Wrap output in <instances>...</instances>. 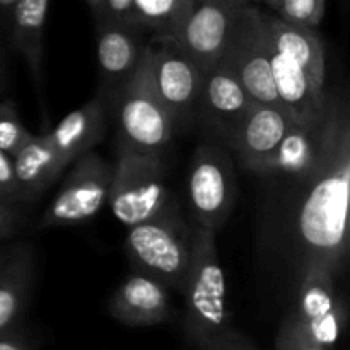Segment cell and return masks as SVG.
<instances>
[{
	"instance_id": "e0dca14e",
	"label": "cell",
	"mask_w": 350,
	"mask_h": 350,
	"mask_svg": "<svg viewBox=\"0 0 350 350\" xmlns=\"http://www.w3.org/2000/svg\"><path fill=\"white\" fill-rule=\"evenodd\" d=\"M105 109L106 103L98 96L65 115L57 126L46 133L51 147L65 166L91 152L92 147L101 142L106 132Z\"/></svg>"
},
{
	"instance_id": "1f68e13d",
	"label": "cell",
	"mask_w": 350,
	"mask_h": 350,
	"mask_svg": "<svg viewBox=\"0 0 350 350\" xmlns=\"http://www.w3.org/2000/svg\"><path fill=\"white\" fill-rule=\"evenodd\" d=\"M85 2H88L89 9L92 10V14H94V16H98L99 9H101V0H85Z\"/></svg>"
},
{
	"instance_id": "ffe728a7",
	"label": "cell",
	"mask_w": 350,
	"mask_h": 350,
	"mask_svg": "<svg viewBox=\"0 0 350 350\" xmlns=\"http://www.w3.org/2000/svg\"><path fill=\"white\" fill-rule=\"evenodd\" d=\"M14 171H16L17 191L21 202L34 200L43 193L65 170V164L55 152L48 140L46 133H34L27 144H24L12 156Z\"/></svg>"
},
{
	"instance_id": "4316f807",
	"label": "cell",
	"mask_w": 350,
	"mask_h": 350,
	"mask_svg": "<svg viewBox=\"0 0 350 350\" xmlns=\"http://www.w3.org/2000/svg\"><path fill=\"white\" fill-rule=\"evenodd\" d=\"M133 0H101V9L96 16V21H108V23L133 26L132 21Z\"/></svg>"
},
{
	"instance_id": "52a82bcc",
	"label": "cell",
	"mask_w": 350,
	"mask_h": 350,
	"mask_svg": "<svg viewBox=\"0 0 350 350\" xmlns=\"http://www.w3.org/2000/svg\"><path fill=\"white\" fill-rule=\"evenodd\" d=\"M248 0H185L167 38L202 70L219 64Z\"/></svg>"
},
{
	"instance_id": "6da1fadb",
	"label": "cell",
	"mask_w": 350,
	"mask_h": 350,
	"mask_svg": "<svg viewBox=\"0 0 350 350\" xmlns=\"http://www.w3.org/2000/svg\"><path fill=\"white\" fill-rule=\"evenodd\" d=\"M301 183L297 236L306 263H323L335 273L349 252L350 115L344 94L328 92L317 164Z\"/></svg>"
},
{
	"instance_id": "44dd1931",
	"label": "cell",
	"mask_w": 350,
	"mask_h": 350,
	"mask_svg": "<svg viewBox=\"0 0 350 350\" xmlns=\"http://www.w3.org/2000/svg\"><path fill=\"white\" fill-rule=\"evenodd\" d=\"M48 7L50 0H16L9 19L14 44L27 62L31 74L36 77V81L41 79Z\"/></svg>"
},
{
	"instance_id": "9a60e30c",
	"label": "cell",
	"mask_w": 350,
	"mask_h": 350,
	"mask_svg": "<svg viewBox=\"0 0 350 350\" xmlns=\"http://www.w3.org/2000/svg\"><path fill=\"white\" fill-rule=\"evenodd\" d=\"M109 314L126 327H152L171 317L170 289L147 273L132 270L108 303Z\"/></svg>"
},
{
	"instance_id": "7a4b0ae2",
	"label": "cell",
	"mask_w": 350,
	"mask_h": 350,
	"mask_svg": "<svg viewBox=\"0 0 350 350\" xmlns=\"http://www.w3.org/2000/svg\"><path fill=\"white\" fill-rule=\"evenodd\" d=\"M277 101L294 123H311L327 101L325 48L317 29L294 26L263 12Z\"/></svg>"
},
{
	"instance_id": "f546056e",
	"label": "cell",
	"mask_w": 350,
	"mask_h": 350,
	"mask_svg": "<svg viewBox=\"0 0 350 350\" xmlns=\"http://www.w3.org/2000/svg\"><path fill=\"white\" fill-rule=\"evenodd\" d=\"M0 350H31L24 342L16 340L7 335H0Z\"/></svg>"
},
{
	"instance_id": "5bb4252c",
	"label": "cell",
	"mask_w": 350,
	"mask_h": 350,
	"mask_svg": "<svg viewBox=\"0 0 350 350\" xmlns=\"http://www.w3.org/2000/svg\"><path fill=\"white\" fill-rule=\"evenodd\" d=\"M146 46L137 27L98 21L99 98L103 101H108L113 92L137 70Z\"/></svg>"
},
{
	"instance_id": "7c38bea8",
	"label": "cell",
	"mask_w": 350,
	"mask_h": 350,
	"mask_svg": "<svg viewBox=\"0 0 350 350\" xmlns=\"http://www.w3.org/2000/svg\"><path fill=\"white\" fill-rule=\"evenodd\" d=\"M337 273L323 263H306L293 314L313 340L334 350L342 334L344 314L335 294Z\"/></svg>"
},
{
	"instance_id": "3957f363",
	"label": "cell",
	"mask_w": 350,
	"mask_h": 350,
	"mask_svg": "<svg viewBox=\"0 0 350 350\" xmlns=\"http://www.w3.org/2000/svg\"><path fill=\"white\" fill-rule=\"evenodd\" d=\"M180 291L185 297V334L191 347L229 327L228 282L212 229H193L190 263Z\"/></svg>"
},
{
	"instance_id": "9c48e42d",
	"label": "cell",
	"mask_w": 350,
	"mask_h": 350,
	"mask_svg": "<svg viewBox=\"0 0 350 350\" xmlns=\"http://www.w3.org/2000/svg\"><path fill=\"white\" fill-rule=\"evenodd\" d=\"M72 164L64 185L41 215L40 229L81 224L96 217L108 204L113 166L94 152L84 154Z\"/></svg>"
},
{
	"instance_id": "ba28073f",
	"label": "cell",
	"mask_w": 350,
	"mask_h": 350,
	"mask_svg": "<svg viewBox=\"0 0 350 350\" xmlns=\"http://www.w3.org/2000/svg\"><path fill=\"white\" fill-rule=\"evenodd\" d=\"M147 64L154 91L174 126L187 125L197 116L204 70L167 36H154L147 44Z\"/></svg>"
},
{
	"instance_id": "d6986e66",
	"label": "cell",
	"mask_w": 350,
	"mask_h": 350,
	"mask_svg": "<svg viewBox=\"0 0 350 350\" xmlns=\"http://www.w3.org/2000/svg\"><path fill=\"white\" fill-rule=\"evenodd\" d=\"M36 273L31 245L17 246L0 263V335L9 334L26 308Z\"/></svg>"
},
{
	"instance_id": "ac0fdd59",
	"label": "cell",
	"mask_w": 350,
	"mask_h": 350,
	"mask_svg": "<svg viewBox=\"0 0 350 350\" xmlns=\"http://www.w3.org/2000/svg\"><path fill=\"white\" fill-rule=\"evenodd\" d=\"M323 111L311 123H293L258 174H279L303 181L320 156Z\"/></svg>"
},
{
	"instance_id": "7402d4cb",
	"label": "cell",
	"mask_w": 350,
	"mask_h": 350,
	"mask_svg": "<svg viewBox=\"0 0 350 350\" xmlns=\"http://www.w3.org/2000/svg\"><path fill=\"white\" fill-rule=\"evenodd\" d=\"M183 3L185 0H133V26L150 31L154 36H170Z\"/></svg>"
},
{
	"instance_id": "d4e9b609",
	"label": "cell",
	"mask_w": 350,
	"mask_h": 350,
	"mask_svg": "<svg viewBox=\"0 0 350 350\" xmlns=\"http://www.w3.org/2000/svg\"><path fill=\"white\" fill-rule=\"evenodd\" d=\"M275 350H327L306 334L293 313L280 323L275 338Z\"/></svg>"
},
{
	"instance_id": "d6a6232c",
	"label": "cell",
	"mask_w": 350,
	"mask_h": 350,
	"mask_svg": "<svg viewBox=\"0 0 350 350\" xmlns=\"http://www.w3.org/2000/svg\"><path fill=\"white\" fill-rule=\"evenodd\" d=\"M263 3H267V5L270 7V9H273V10H277V7L280 5V2H282V0H262Z\"/></svg>"
},
{
	"instance_id": "cb8c5ba5",
	"label": "cell",
	"mask_w": 350,
	"mask_h": 350,
	"mask_svg": "<svg viewBox=\"0 0 350 350\" xmlns=\"http://www.w3.org/2000/svg\"><path fill=\"white\" fill-rule=\"evenodd\" d=\"M327 0H282L277 7V16L294 26L317 29L323 21Z\"/></svg>"
},
{
	"instance_id": "4dcf8cb0",
	"label": "cell",
	"mask_w": 350,
	"mask_h": 350,
	"mask_svg": "<svg viewBox=\"0 0 350 350\" xmlns=\"http://www.w3.org/2000/svg\"><path fill=\"white\" fill-rule=\"evenodd\" d=\"M16 3V0H0V14L7 19H10V12H12V7Z\"/></svg>"
},
{
	"instance_id": "8fae6325",
	"label": "cell",
	"mask_w": 350,
	"mask_h": 350,
	"mask_svg": "<svg viewBox=\"0 0 350 350\" xmlns=\"http://www.w3.org/2000/svg\"><path fill=\"white\" fill-rule=\"evenodd\" d=\"M236 181L224 147L202 142L195 149L188 173V204L200 228L217 231L234 205Z\"/></svg>"
},
{
	"instance_id": "2e32d148",
	"label": "cell",
	"mask_w": 350,
	"mask_h": 350,
	"mask_svg": "<svg viewBox=\"0 0 350 350\" xmlns=\"http://www.w3.org/2000/svg\"><path fill=\"white\" fill-rule=\"evenodd\" d=\"M293 123L280 105L253 103L228 147L250 171L258 174Z\"/></svg>"
},
{
	"instance_id": "5b68a950",
	"label": "cell",
	"mask_w": 350,
	"mask_h": 350,
	"mask_svg": "<svg viewBox=\"0 0 350 350\" xmlns=\"http://www.w3.org/2000/svg\"><path fill=\"white\" fill-rule=\"evenodd\" d=\"M108 205L122 224L149 221L174 207L159 154L118 146Z\"/></svg>"
},
{
	"instance_id": "277c9868",
	"label": "cell",
	"mask_w": 350,
	"mask_h": 350,
	"mask_svg": "<svg viewBox=\"0 0 350 350\" xmlns=\"http://www.w3.org/2000/svg\"><path fill=\"white\" fill-rule=\"evenodd\" d=\"M193 229L188 228L176 205L164 214L129 228L125 250L133 270L180 291L191 256Z\"/></svg>"
},
{
	"instance_id": "30bf717a",
	"label": "cell",
	"mask_w": 350,
	"mask_h": 350,
	"mask_svg": "<svg viewBox=\"0 0 350 350\" xmlns=\"http://www.w3.org/2000/svg\"><path fill=\"white\" fill-rule=\"evenodd\" d=\"M221 64L236 75L253 103L279 105L270 67L269 36L263 10L250 0L236 23Z\"/></svg>"
},
{
	"instance_id": "f1b7e54d",
	"label": "cell",
	"mask_w": 350,
	"mask_h": 350,
	"mask_svg": "<svg viewBox=\"0 0 350 350\" xmlns=\"http://www.w3.org/2000/svg\"><path fill=\"white\" fill-rule=\"evenodd\" d=\"M19 219L21 214L16 208L7 204H0V238L12 234L19 224Z\"/></svg>"
},
{
	"instance_id": "83f0119b",
	"label": "cell",
	"mask_w": 350,
	"mask_h": 350,
	"mask_svg": "<svg viewBox=\"0 0 350 350\" xmlns=\"http://www.w3.org/2000/svg\"><path fill=\"white\" fill-rule=\"evenodd\" d=\"M17 191L16 171H14V159L7 152L0 150V198L2 200H19Z\"/></svg>"
},
{
	"instance_id": "603a6c76",
	"label": "cell",
	"mask_w": 350,
	"mask_h": 350,
	"mask_svg": "<svg viewBox=\"0 0 350 350\" xmlns=\"http://www.w3.org/2000/svg\"><path fill=\"white\" fill-rule=\"evenodd\" d=\"M34 133L26 129L12 101L0 103V150L14 156Z\"/></svg>"
},
{
	"instance_id": "e575fe53",
	"label": "cell",
	"mask_w": 350,
	"mask_h": 350,
	"mask_svg": "<svg viewBox=\"0 0 350 350\" xmlns=\"http://www.w3.org/2000/svg\"><path fill=\"white\" fill-rule=\"evenodd\" d=\"M0 84H2V75H0Z\"/></svg>"
},
{
	"instance_id": "484cf974",
	"label": "cell",
	"mask_w": 350,
	"mask_h": 350,
	"mask_svg": "<svg viewBox=\"0 0 350 350\" xmlns=\"http://www.w3.org/2000/svg\"><path fill=\"white\" fill-rule=\"evenodd\" d=\"M193 350H260L255 347L252 340L241 335L239 332H236L234 328L226 327L224 330L219 332L215 337H212L211 340L204 342L198 347H193Z\"/></svg>"
},
{
	"instance_id": "8992f818",
	"label": "cell",
	"mask_w": 350,
	"mask_h": 350,
	"mask_svg": "<svg viewBox=\"0 0 350 350\" xmlns=\"http://www.w3.org/2000/svg\"><path fill=\"white\" fill-rule=\"evenodd\" d=\"M116 118L120 144L142 152L159 154L173 139L176 126L154 91L147 64V46L137 70L108 99Z\"/></svg>"
},
{
	"instance_id": "836d02e7",
	"label": "cell",
	"mask_w": 350,
	"mask_h": 350,
	"mask_svg": "<svg viewBox=\"0 0 350 350\" xmlns=\"http://www.w3.org/2000/svg\"><path fill=\"white\" fill-rule=\"evenodd\" d=\"M250 2H253V3H256V2H262V0H250Z\"/></svg>"
},
{
	"instance_id": "4fadbf2b",
	"label": "cell",
	"mask_w": 350,
	"mask_h": 350,
	"mask_svg": "<svg viewBox=\"0 0 350 350\" xmlns=\"http://www.w3.org/2000/svg\"><path fill=\"white\" fill-rule=\"evenodd\" d=\"M252 105L246 89L224 64L219 62L204 72L197 116L226 146H229Z\"/></svg>"
}]
</instances>
